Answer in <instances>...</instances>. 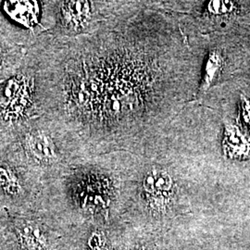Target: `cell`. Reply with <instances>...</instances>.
Instances as JSON below:
<instances>
[{
  "label": "cell",
  "instance_id": "obj_1",
  "mask_svg": "<svg viewBox=\"0 0 250 250\" xmlns=\"http://www.w3.org/2000/svg\"><path fill=\"white\" fill-rule=\"evenodd\" d=\"M119 3L91 33L45 35L28 48L36 107L84 156L127 148L186 100L187 44L174 27L144 24Z\"/></svg>",
  "mask_w": 250,
  "mask_h": 250
},
{
  "label": "cell",
  "instance_id": "obj_2",
  "mask_svg": "<svg viewBox=\"0 0 250 250\" xmlns=\"http://www.w3.org/2000/svg\"><path fill=\"white\" fill-rule=\"evenodd\" d=\"M27 164L40 172H59L83 157L77 144L61 125L37 115L9 131Z\"/></svg>",
  "mask_w": 250,
  "mask_h": 250
},
{
  "label": "cell",
  "instance_id": "obj_3",
  "mask_svg": "<svg viewBox=\"0 0 250 250\" xmlns=\"http://www.w3.org/2000/svg\"><path fill=\"white\" fill-rule=\"evenodd\" d=\"M0 22L19 44L29 48L51 32V1H0Z\"/></svg>",
  "mask_w": 250,
  "mask_h": 250
},
{
  "label": "cell",
  "instance_id": "obj_4",
  "mask_svg": "<svg viewBox=\"0 0 250 250\" xmlns=\"http://www.w3.org/2000/svg\"><path fill=\"white\" fill-rule=\"evenodd\" d=\"M37 115L35 72L25 56L18 71L0 82V131L9 132Z\"/></svg>",
  "mask_w": 250,
  "mask_h": 250
},
{
  "label": "cell",
  "instance_id": "obj_5",
  "mask_svg": "<svg viewBox=\"0 0 250 250\" xmlns=\"http://www.w3.org/2000/svg\"><path fill=\"white\" fill-rule=\"evenodd\" d=\"M116 2L51 1L53 27L50 36L75 37L91 33L107 18Z\"/></svg>",
  "mask_w": 250,
  "mask_h": 250
},
{
  "label": "cell",
  "instance_id": "obj_6",
  "mask_svg": "<svg viewBox=\"0 0 250 250\" xmlns=\"http://www.w3.org/2000/svg\"><path fill=\"white\" fill-rule=\"evenodd\" d=\"M77 167L70 173L69 188L73 203L91 214L107 211L115 197L112 177L97 165Z\"/></svg>",
  "mask_w": 250,
  "mask_h": 250
},
{
  "label": "cell",
  "instance_id": "obj_7",
  "mask_svg": "<svg viewBox=\"0 0 250 250\" xmlns=\"http://www.w3.org/2000/svg\"><path fill=\"white\" fill-rule=\"evenodd\" d=\"M142 188L147 203L155 210L164 213L167 202L173 194L174 182L170 174L164 170L152 169L144 177Z\"/></svg>",
  "mask_w": 250,
  "mask_h": 250
},
{
  "label": "cell",
  "instance_id": "obj_8",
  "mask_svg": "<svg viewBox=\"0 0 250 250\" xmlns=\"http://www.w3.org/2000/svg\"><path fill=\"white\" fill-rule=\"evenodd\" d=\"M28 48L9 35L0 22V82L12 76L21 67Z\"/></svg>",
  "mask_w": 250,
  "mask_h": 250
},
{
  "label": "cell",
  "instance_id": "obj_9",
  "mask_svg": "<svg viewBox=\"0 0 250 250\" xmlns=\"http://www.w3.org/2000/svg\"><path fill=\"white\" fill-rule=\"evenodd\" d=\"M225 157L243 161L250 158V138L241 129L233 125H225L223 139Z\"/></svg>",
  "mask_w": 250,
  "mask_h": 250
},
{
  "label": "cell",
  "instance_id": "obj_10",
  "mask_svg": "<svg viewBox=\"0 0 250 250\" xmlns=\"http://www.w3.org/2000/svg\"><path fill=\"white\" fill-rule=\"evenodd\" d=\"M16 229L22 247L26 250H45L47 240L45 232L36 223L20 221Z\"/></svg>",
  "mask_w": 250,
  "mask_h": 250
},
{
  "label": "cell",
  "instance_id": "obj_11",
  "mask_svg": "<svg viewBox=\"0 0 250 250\" xmlns=\"http://www.w3.org/2000/svg\"><path fill=\"white\" fill-rule=\"evenodd\" d=\"M224 65V58L218 51H212L209 54L208 62L206 63L205 70L202 76V81L200 83V91L208 88L209 85L216 81L219 74L222 72Z\"/></svg>",
  "mask_w": 250,
  "mask_h": 250
},
{
  "label": "cell",
  "instance_id": "obj_12",
  "mask_svg": "<svg viewBox=\"0 0 250 250\" xmlns=\"http://www.w3.org/2000/svg\"><path fill=\"white\" fill-rule=\"evenodd\" d=\"M237 9V5L232 1H209L207 6V11L215 16L231 14Z\"/></svg>",
  "mask_w": 250,
  "mask_h": 250
},
{
  "label": "cell",
  "instance_id": "obj_13",
  "mask_svg": "<svg viewBox=\"0 0 250 250\" xmlns=\"http://www.w3.org/2000/svg\"><path fill=\"white\" fill-rule=\"evenodd\" d=\"M239 122L245 132L250 134V99L241 95L239 107Z\"/></svg>",
  "mask_w": 250,
  "mask_h": 250
},
{
  "label": "cell",
  "instance_id": "obj_14",
  "mask_svg": "<svg viewBox=\"0 0 250 250\" xmlns=\"http://www.w3.org/2000/svg\"><path fill=\"white\" fill-rule=\"evenodd\" d=\"M0 134H2V133H1V131H0Z\"/></svg>",
  "mask_w": 250,
  "mask_h": 250
}]
</instances>
